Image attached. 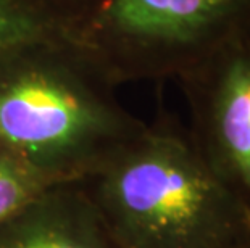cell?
I'll list each match as a JSON object with an SVG mask.
<instances>
[{
  "instance_id": "1",
  "label": "cell",
  "mask_w": 250,
  "mask_h": 248,
  "mask_svg": "<svg viewBox=\"0 0 250 248\" xmlns=\"http://www.w3.org/2000/svg\"><path fill=\"white\" fill-rule=\"evenodd\" d=\"M74 38L0 52V144L58 182L83 181L146 128Z\"/></svg>"
},
{
  "instance_id": "2",
  "label": "cell",
  "mask_w": 250,
  "mask_h": 248,
  "mask_svg": "<svg viewBox=\"0 0 250 248\" xmlns=\"http://www.w3.org/2000/svg\"><path fill=\"white\" fill-rule=\"evenodd\" d=\"M123 248H239L250 213L167 112L83 181Z\"/></svg>"
},
{
  "instance_id": "3",
  "label": "cell",
  "mask_w": 250,
  "mask_h": 248,
  "mask_svg": "<svg viewBox=\"0 0 250 248\" xmlns=\"http://www.w3.org/2000/svg\"><path fill=\"white\" fill-rule=\"evenodd\" d=\"M250 29V0H102L74 36L116 86L176 81Z\"/></svg>"
},
{
  "instance_id": "4",
  "label": "cell",
  "mask_w": 250,
  "mask_h": 248,
  "mask_svg": "<svg viewBox=\"0 0 250 248\" xmlns=\"http://www.w3.org/2000/svg\"><path fill=\"white\" fill-rule=\"evenodd\" d=\"M200 156L250 213V29L176 79Z\"/></svg>"
},
{
  "instance_id": "5",
  "label": "cell",
  "mask_w": 250,
  "mask_h": 248,
  "mask_svg": "<svg viewBox=\"0 0 250 248\" xmlns=\"http://www.w3.org/2000/svg\"><path fill=\"white\" fill-rule=\"evenodd\" d=\"M0 248H123L79 181L55 184L0 223Z\"/></svg>"
},
{
  "instance_id": "6",
  "label": "cell",
  "mask_w": 250,
  "mask_h": 248,
  "mask_svg": "<svg viewBox=\"0 0 250 248\" xmlns=\"http://www.w3.org/2000/svg\"><path fill=\"white\" fill-rule=\"evenodd\" d=\"M71 38L39 0H0V52L37 39Z\"/></svg>"
},
{
  "instance_id": "7",
  "label": "cell",
  "mask_w": 250,
  "mask_h": 248,
  "mask_svg": "<svg viewBox=\"0 0 250 248\" xmlns=\"http://www.w3.org/2000/svg\"><path fill=\"white\" fill-rule=\"evenodd\" d=\"M55 184V177L0 144V223Z\"/></svg>"
},
{
  "instance_id": "8",
  "label": "cell",
  "mask_w": 250,
  "mask_h": 248,
  "mask_svg": "<svg viewBox=\"0 0 250 248\" xmlns=\"http://www.w3.org/2000/svg\"><path fill=\"white\" fill-rule=\"evenodd\" d=\"M58 23L74 38L92 17L102 0H39Z\"/></svg>"
},
{
  "instance_id": "9",
  "label": "cell",
  "mask_w": 250,
  "mask_h": 248,
  "mask_svg": "<svg viewBox=\"0 0 250 248\" xmlns=\"http://www.w3.org/2000/svg\"><path fill=\"white\" fill-rule=\"evenodd\" d=\"M239 248H250V235L247 237L246 240L242 242V244H241V247H239Z\"/></svg>"
}]
</instances>
